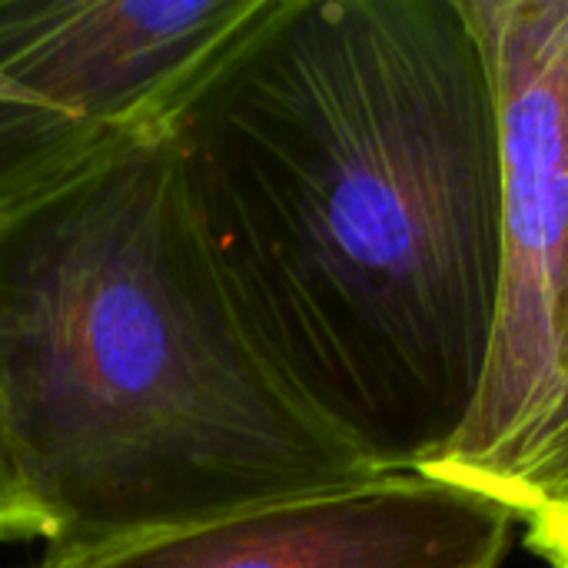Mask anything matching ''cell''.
<instances>
[{
	"instance_id": "8",
	"label": "cell",
	"mask_w": 568,
	"mask_h": 568,
	"mask_svg": "<svg viewBox=\"0 0 568 568\" xmlns=\"http://www.w3.org/2000/svg\"><path fill=\"white\" fill-rule=\"evenodd\" d=\"M13 100H17V87H13L10 80H3V77H0V116L10 110V103H13Z\"/></svg>"
},
{
	"instance_id": "7",
	"label": "cell",
	"mask_w": 568,
	"mask_h": 568,
	"mask_svg": "<svg viewBox=\"0 0 568 568\" xmlns=\"http://www.w3.org/2000/svg\"><path fill=\"white\" fill-rule=\"evenodd\" d=\"M23 539L47 542V519L27 483L17 443L10 433L3 393H0V542H23Z\"/></svg>"
},
{
	"instance_id": "1",
	"label": "cell",
	"mask_w": 568,
	"mask_h": 568,
	"mask_svg": "<svg viewBox=\"0 0 568 568\" xmlns=\"http://www.w3.org/2000/svg\"><path fill=\"white\" fill-rule=\"evenodd\" d=\"M166 130L280 379L373 473H426L499 306V113L463 0H263Z\"/></svg>"
},
{
	"instance_id": "2",
	"label": "cell",
	"mask_w": 568,
	"mask_h": 568,
	"mask_svg": "<svg viewBox=\"0 0 568 568\" xmlns=\"http://www.w3.org/2000/svg\"><path fill=\"white\" fill-rule=\"evenodd\" d=\"M0 393L47 552L379 479L263 356L166 126L0 213Z\"/></svg>"
},
{
	"instance_id": "6",
	"label": "cell",
	"mask_w": 568,
	"mask_h": 568,
	"mask_svg": "<svg viewBox=\"0 0 568 568\" xmlns=\"http://www.w3.org/2000/svg\"><path fill=\"white\" fill-rule=\"evenodd\" d=\"M503 503L516 513L526 546L549 568H568V389L546 443Z\"/></svg>"
},
{
	"instance_id": "3",
	"label": "cell",
	"mask_w": 568,
	"mask_h": 568,
	"mask_svg": "<svg viewBox=\"0 0 568 568\" xmlns=\"http://www.w3.org/2000/svg\"><path fill=\"white\" fill-rule=\"evenodd\" d=\"M499 113V306L479 399L426 469L496 499L568 389V0H463Z\"/></svg>"
},
{
	"instance_id": "5",
	"label": "cell",
	"mask_w": 568,
	"mask_h": 568,
	"mask_svg": "<svg viewBox=\"0 0 568 568\" xmlns=\"http://www.w3.org/2000/svg\"><path fill=\"white\" fill-rule=\"evenodd\" d=\"M263 0H0V77L103 153L173 113Z\"/></svg>"
},
{
	"instance_id": "4",
	"label": "cell",
	"mask_w": 568,
	"mask_h": 568,
	"mask_svg": "<svg viewBox=\"0 0 568 568\" xmlns=\"http://www.w3.org/2000/svg\"><path fill=\"white\" fill-rule=\"evenodd\" d=\"M516 513L439 476H379L216 523L93 549L33 568H499Z\"/></svg>"
}]
</instances>
